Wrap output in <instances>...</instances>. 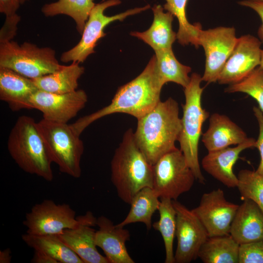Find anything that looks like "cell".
<instances>
[{
	"label": "cell",
	"instance_id": "6da1fadb",
	"mask_svg": "<svg viewBox=\"0 0 263 263\" xmlns=\"http://www.w3.org/2000/svg\"><path fill=\"white\" fill-rule=\"evenodd\" d=\"M163 86L157 72L156 56L153 55L139 75L118 88L110 104L79 118L70 125L74 131L80 135L92 123L111 114L124 113L137 119L160 101Z\"/></svg>",
	"mask_w": 263,
	"mask_h": 263
},
{
	"label": "cell",
	"instance_id": "7a4b0ae2",
	"mask_svg": "<svg viewBox=\"0 0 263 263\" xmlns=\"http://www.w3.org/2000/svg\"><path fill=\"white\" fill-rule=\"evenodd\" d=\"M181 129L177 102L171 97L161 100L137 119L135 141L148 161L153 166L162 156L176 148Z\"/></svg>",
	"mask_w": 263,
	"mask_h": 263
},
{
	"label": "cell",
	"instance_id": "3957f363",
	"mask_svg": "<svg viewBox=\"0 0 263 263\" xmlns=\"http://www.w3.org/2000/svg\"><path fill=\"white\" fill-rule=\"evenodd\" d=\"M111 172V181L118 197L128 204L142 189L152 188V166L138 146L131 128L125 132L114 151Z\"/></svg>",
	"mask_w": 263,
	"mask_h": 263
},
{
	"label": "cell",
	"instance_id": "277c9868",
	"mask_svg": "<svg viewBox=\"0 0 263 263\" xmlns=\"http://www.w3.org/2000/svg\"><path fill=\"white\" fill-rule=\"evenodd\" d=\"M7 148L13 159L24 171L47 181L53 180V162L38 123L32 117L22 115L18 118L8 136Z\"/></svg>",
	"mask_w": 263,
	"mask_h": 263
},
{
	"label": "cell",
	"instance_id": "5b68a950",
	"mask_svg": "<svg viewBox=\"0 0 263 263\" xmlns=\"http://www.w3.org/2000/svg\"><path fill=\"white\" fill-rule=\"evenodd\" d=\"M202 81L200 75L193 73L188 85L184 88L185 103L182 105L181 129L177 141L196 180L205 184L206 180L199 162L198 146L203 123L209 114L202 106L201 98L204 90L200 85Z\"/></svg>",
	"mask_w": 263,
	"mask_h": 263
},
{
	"label": "cell",
	"instance_id": "8992f818",
	"mask_svg": "<svg viewBox=\"0 0 263 263\" xmlns=\"http://www.w3.org/2000/svg\"><path fill=\"white\" fill-rule=\"evenodd\" d=\"M48 153L59 171L74 178L81 175V159L84 144L70 124L44 118L37 122Z\"/></svg>",
	"mask_w": 263,
	"mask_h": 263
},
{
	"label": "cell",
	"instance_id": "52a82bcc",
	"mask_svg": "<svg viewBox=\"0 0 263 263\" xmlns=\"http://www.w3.org/2000/svg\"><path fill=\"white\" fill-rule=\"evenodd\" d=\"M49 47H39L24 42L19 44L12 40L0 43V67L9 68L34 79L53 73L62 67Z\"/></svg>",
	"mask_w": 263,
	"mask_h": 263
},
{
	"label": "cell",
	"instance_id": "ba28073f",
	"mask_svg": "<svg viewBox=\"0 0 263 263\" xmlns=\"http://www.w3.org/2000/svg\"><path fill=\"white\" fill-rule=\"evenodd\" d=\"M120 3V0H105L95 4L86 22L80 41L73 48L62 54L61 61L63 62H83L90 55L94 53V49L96 43L106 36L104 30L109 24L115 20L123 21L128 16L140 13L150 7L148 4L143 7L129 9L114 16H108L104 14L106 9L119 5Z\"/></svg>",
	"mask_w": 263,
	"mask_h": 263
},
{
	"label": "cell",
	"instance_id": "9c48e42d",
	"mask_svg": "<svg viewBox=\"0 0 263 263\" xmlns=\"http://www.w3.org/2000/svg\"><path fill=\"white\" fill-rule=\"evenodd\" d=\"M152 188L160 198L176 200L188 191L196 180L180 149L175 148L153 166Z\"/></svg>",
	"mask_w": 263,
	"mask_h": 263
},
{
	"label": "cell",
	"instance_id": "30bf717a",
	"mask_svg": "<svg viewBox=\"0 0 263 263\" xmlns=\"http://www.w3.org/2000/svg\"><path fill=\"white\" fill-rule=\"evenodd\" d=\"M81 221V216L76 217L75 211L69 205L56 204L46 199L32 207L23 224L28 234L58 235L65 229L77 227Z\"/></svg>",
	"mask_w": 263,
	"mask_h": 263
},
{
	"label": "cell",
	"instance_id": "8fae6325",
	"mask_svg": "<svg viewBox=\"0 0 263 263\" xmlns=\"http://www.w3.org/2000/svg\"><path fill=\"white\" fill-rule=\"evenodd\" d=\"M237 38L234 27L220 26L200 31L198 43L203 47L206 56L202 81L207 84L217 81Z\"/></svg>",
	"mask_w": 263,
	"mask_h": 263
},
{
	"label": "cell",
	"instance_id": "7c38bea8",
	"mask_svg": "<svg viewBox=\"0 0 263 263\" xmlns=\"http://www.w3.org/2000/svg\"><path fill=\"white\" fill-rule=\"evenodd\" d=\"M176 212L177 247L175 263H189L198 257L199 250L209 237L207 232L197 216L191 210L172 200Z\"/></svg>",
	"mask_w": 263,
	"mask_h": 263
},
{
	"label": "cell",
	"instance_id": "4fadbf2b",
	"mask_svg": "<svg viewBox=\"0 0 263 263\" xmlns=\"http://www.w3.org/2000/svg\"><path fill=\"white\" fill-rule=\"evenodd\" d=\"M239 206L227 201L223 190L218 188L203 194L198 206L191 210L210 237L229 234Z\"/></svg>",
	"mask_w": 263,
	"mask_h": 263
},
{
	"label": "cell",
	"instance_id": "5bb4252c",
	"mask_svg": "<svg viewBox=\"0 0 263 263\" xmlns=\"http://www.w3.org/2000/svg\"><path fill=\"white\" fill-rule=\"evenodd\" d=\"M88 96L82 90L66 94H54L38 90L32 96L33 109L38 110L47 120L68 123L83 109Z\"/></svg>",
	"mask_w": 263,
	"mask_h": 263
},
{
	"label": "cell",
	"instance_id": "9a60e30c",
	"mask_svg": "<svg viewBox=\"0 0 263 263\" xmlns=\"http://www.w3.org/2000/svg\"><path fill=\"white\" fill-rule=\"evenodd\" d=\"M261 41L251 35L237 38L230 56L221 72L217 81L221 84L238 82L260 65Z\"/></svg>",
	"mask_w": 263,
	"mask_h": 263
},
{
	"label": "cell",
	"instance_id": "2e32d148",
	"mask_svg": "<svg viewBox=\"0 0 263 263\" xmlns=\"http://www.w3.org/2000/svg\"><path fill=\"white\" fill-rule=\"evenodd\" d=\"M76 227L65 229L58 236L83 261L84 263H109L105 256L98 251L95 244L97 218L91 211L81 216Z\"/></svg>",
	"mask_w": 263,
	"mask_h": 263
},
{
	"label": "cell",
	"instance_id": "e0dca14e",
	"mask_svg": "<svg viewBox=\"0 0 263 263\" xmlns=\"http://www.w3.org/2000/svg\"><path fill=\"white\" fill-rule=\"evenodd\" d=\"M256 140L248 138L244 142L233 148L226 147L208 151L202 160L204 169L227 188L237 187L238 179L233 167L244 150L255 147Z\"/></svg>",
	"mask_w": 263,
	"mask_h": 263
},
{
	"label": "cell",
	"instance_id": "ac0fdd59",
	"mask_svg": "<svg viewBox=\"0 0 263 263\" xmlns=\"http://www.w3.org/2000/svg\"><path fill=\"white\" fill-rule=\"evenodd\" d=\"M96 225L95 244L103 250L109 263H134L126 246L130 239L128 229L114 225L104 216L97 218Z\"/></svg>",
	"mask_w": 263,
	"mask_h": 263
},
{
	"label": "cell",
	"instance_id": "d6986e66",
	"mask_svg": "<svg viewBox=\"0 0 263 263\" xmlns=\"http://www.w3.org/2000/svg\"><path fill=\"white\" fill-rule=\"evenodd\" d=\"M38 90L33 79L0 67V99L13 111L33 109L31 98Z\"/></svg>",
	"mask_w": 263,
	"mask_h": 263
},
{
	"label": "cell",
	"instance_id": "ffe728a7",
	"mask_svg": "<svg viewBox=\"0 0 263 263\" xmlns=\"http://www.w3.org/2000/svg\"><path fill=\"white\" fill-rule=\"evenodd\" d=\"M229 234L239 244L263 241V212L251 200L239 206Z\"/></svg>",
	"mask_w": 263,
	"mask_h": 263
},
{
	"label": "cell",
	"instance_id": "44dd1931",
	"mask_svg": "<svg viewBox=\"0 0 263 263\" xmlns=\"http://www.w3.org/2000/svg\"><path fill=\"white\" fill-rule=\"evenodd\" d=\"M248 138L245 132L226 115L214 113L209 117V126L202 135V141L210 151L239 145Z\"/></svg>",
	"mask_w": 263,
	"mask_h": 263
},
{
	"label": "cell",
	"instance_id": "7402d4cb",
	"mask_svg": "<svg viewBox=\"0 0 263 263\" xmlns=\"http://www.w3.org/2000/svg\"><path fill=\"white\" fill-rule=\"evenodd\" d=\"M153 20L150 27L146 31L132 32L131 35L142 40L155 51L172 48L177 39V33L172 28L173 16L169 12H165L160 4H155L152 8Z\"/></svg>",
	"mask_w": 263,
	"mask_h": 263
},
{
	"label": "cell",
	"instance_id": "603a6c76",
	"mask_svg": "<svg viewBox=\"0 0 263 263\" xmlns=\"http://www.w3.org/2000/svg\"><path fill=\"white\" fill-rule=\"evenodd\" d=\"M78 62H73L56 72L33 79L38 90L54 94H66L77 90L78 80L84 72Z\"/></svg>",
	"mask_w": 263,
	"mask_h": 263
},
{
	"label": "cell",
	"instance_id": "cb8c5ba5",
	"mask_svg": "<svg viewBox=\"0 0 263 263\" xmlns=\"http://www.w3.org/2000/svg\"><path fill=\"white\" fill-rule=\"evenodd\" d=\"M22 239L35 251L45 253L61 263H84L58 235H33L26 233Z\"/></svg>",
	"mask_w": 263,
	"mask_h": 263
},
{
	"label": "cell",
	"instance_id": "d4e9b609",
	"mask_svg": "<svg viewBox=\"0 0 263 263\" xmlns=\"http://www.w3.org/2000/svg\"><path fill=\"white\" fill-rule=\"evenodd\" d=\"M239 246L230 234L208 237L198 257L205 263H238Z\"/></svg>",
	"mask_w": 263,
	"mask_h": 263
},
{
	"label": "cell",
	"instance_id": "484cf974",
	"mask_svg": "<svg viewBox=\"0 0 263 263\" xmlns=\"http://www.w3.org/2000/svg\"><path fill=\"white\" fill-rule=\"evenodd\" d=\"M159 198L152 188H143L132 199L127 216L116 226L124 227L130 224L142 223L145 225L148 230L150 229L152 226V216L159 206Z\"/></svg>",
	"mask_w": 263,
	"mask_h": 263
},
{
	"label": "cell",
	"instance_id": "4316f807",
	"mask_svg": "<svg viewBox=\"0 0 263 263\" xmlns=\"http://www.w3.org/2000/svg\"><path fill=\"white\" fill-rule=\"evenodd\" d=\"M157 72L162 84L172 82L186 88L189 84L190 67L181 64L176 58L172 48L155 51Z\"/></svg>",
	"mask_w": 263,
	"mask_h": 263
},
{
	"label": "cell",
	"instance_id": "83f0119b",
	"mask_svg": "<svg viewBox=\"0 0 263 263\" xmlns=\"http://www.w3.org/2000/svg\"><path fill=\"white\" fill-rule=\"evenodd\" d=\"M94 0H58L45 4L41 11L46 17L66 15L72 18L78 33L82 35L86 22L95 5Z\"/></svg>",
	"mask_w": 263,
	"mask_h": 263
},
{
	"label": "cell",
	"instance_id": "f1b7e54d",
	"mask_svg": "<svg viewBox=\"0 0 263 263\" xmlns=\"http://www.w3.org/2000/svg\"><path fill=\"white\" fill-rule=\"evenodd\" d=\"M160 199L158 209L160 218L152 226L160 233L163 238L166 253L165 263H175L173 244L176 236V212L171 199Z\"/></svg>",
	"mask_w": 263,
	"mask_h": 263
},
{
	"label": "cell",
	"instance_id": "f546056e",
	"mask_svg": "<svg viewBox=\"0 0 263 263\" xmlns=\"http://www.w3.org/2000/svg\"><path fill=\"white\" fill-rule=\"evenodd\" d=\"M188 0H165L164 9L175 17L178 21L179 28L177 39L182 45L189 44L198 48V36L202 29L199 23H190L186 16V6Z\"/></svg>",
	"mask_w": 263,
	"mask_h": 263
},
{
	"label": "cell",
	"instance_id": "4dcf8cb0",
	"mask_svg": "<svg viewBox=\"0 0 263 263\" xmlns=\"http://www.w3.org/2000/svg\"><path fill=\"white\" fill-rule=\"evenodd\" d=\"M237 186L242 197L255 202L263 212V176L256 171L241 170Z\"/></svg>",
	"mask_w": 263,
	"mask_h": 263
},
{
	"label": "cell",
	"instance_id": "1f68e13d",
	"mask_svg": "<svg viewBox=\"0 0 263 263\" xmlns=\"http://www.w3.org/2000/svg\"><path fill=\"white\" fill-rule=\"evenodd\" d=\"M225 92H241L247 94L258 103L259 109L263 113V69L260 66L240 81L229 84Z\"/></svg>",
	"mask_w": 263,
	"mask_h": 263
},
{
	"label": "cell",
	"instance_id": "d6a6232c",
	"mask_svg": "<svg viewBox=\"0 0 263 263\" xmlns=\"http://www.w3.org/2000/svg\"><path fill=\"white\" fill-rule=\"evenodd\" d=\"M20 4L19 0H0V12L6 17L0 31V38L2 40H12L17 34L20 17L16 12Z\"/></svg>",
	"mask_w": 263,
	"mask_h": 263
},
{
	"label": "cell",
	"instance_id": "836d02e7",
	"mask_svg": "<svg viewBox=\"0 0 263 263\" xmlns=\"http://www.w3.org/2000/svg\"><path fill=\"white\" fill-rule=\"evenodd\" d=\"M238 263H263V241L240 244Z\"/></svg>",
	"mask_w": 263,
	"mask_h": 263
},
{
	"label": "cell",
	"instance_id": "e575fe53",
	"mask_svg": "<svg viewBox=\"0 0 263 263\" xmlns=\"http://www.w3.org/2000/svg\"><path fill=\"white\" fill-rule=\"evenodd\" d=\"M253 111L259 126V134L256 140L255 147L260 152L261 159L259 165L256 171L263 176V113L259 107H254Z\"/></svg>",
	"mask_w": 263,
	"mask_h": 263
},
{
	"label": "cell",
	"instance_id": "d590c367",
	"mask_svg": "<svg viewBox=\"0 0 263 263\" xmlns=\"http://www.w3.org/2000/svg\"><path fill=\"white\" fill-rule=\"evenodd\" d=\"M238 3L241 5L251 8L260 16L262 23L259 28L258 35L260 40L263 43V2L258 0H244L239 1Z\"/></svg>",
	"mask_w": 263,
	"mask_h": 263
},
{
	"label": "cell",
	"instance_id": "8d00e7d4",
	"mask_svg": "<svg viewBox=\"0 0 263 263\" xmlns=\"http://www.w3.org/2000/svg\"><path fill=\"white\" fill-rule=\"evenodd\" d=\"M31 262L33 263H58L53 258L38 251H35Z\"/></svg>",
	"mask_w": 263,
	"mask_h": 263
},
{
	"label": "cell",
	"instance_id": "74e56055",
	"mask_svg": "<svg viewBox=\"0 0 263 263\" xmlns=\"http://www.w3.org/2000/svg\"><path fill=\"white\" fill-rule=\"evenodd\" d=\"M11 261V253L9 248L0 251V263H10Z\"/></svg>",
	"mask_w": 263,
	"mask_h": 263
},
{
	"label": "cell",
	"instance_id": "f35d334b",
	"mask_svg": "<svg viewBox=\"0 0 263 263\" xmlns=\"http://www.w3.org/2000/svg\"><path fill=\"white\" fill-rule=\"evenodd\" d=\"M259 66L263 69V50H261L260 63Z\"/></svg>",
	"mask_w": 263,
	"mask_h": 263
},
{
	"label": "cell",
	"instance_id": "ab89813d",
	"mask_svg": "<svg viewBox=\"0 0 263 263\" xmlns=\"http://www.w3.org/2000/svg\"><path fill=\"white\" fill-rule=\"evenodd\" d=\"M27 0H19V1H20V4H23Z\"/></svg>",
	"mask_w": 263,
	"mask_h": 263
},
{
	"label": "cell",
	"instance_id": "60d3db41",
	"mask_svg": "<svg viewBox=\"0 0 263 263\" xmlns=\"http://www.w3.org/2000/svg\"><path fill=\"white\" fill-rule=\"evenodd\" d=\"M258 0V1H261L263 2V0Z\"/></svg>",
	"mask_w": 263,
	"mask_h": 263
}]
</instances>
